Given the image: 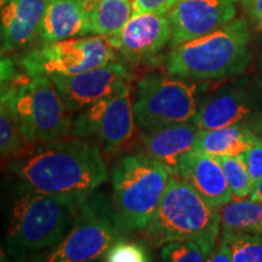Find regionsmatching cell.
<instances>
[{
  "mask_svg": "<svg viewBox=\"0 0 262 262\" xmlns=\"http://www.w3.org/2000/svg\"><path fill=\"white\" fill-rule=\"evenodd\" d=\"M10 169L32 188L77 205L91 198L108 179L100 147L81 137L44 143L12 162Z\"/></svg>",
  "mask_w": 262,
  "mask_h": 262,
  "instance_id": "1",
  "label": "cell"
},
{
  "mask_svg": "<svg viewBox=\"0 0 262 262\" xmlns=\"http://www.w3.org/2000/svg\"><path fill=\"white\" fill-rule=\"evenodd\" d=\"M79 206L19 181L10 195L8 254L21 258L56 247L71 228Z\"/></svg>",
  "mask_w": 262,
  "mask_h": 262,
  "instance_id": "2",
  "label": "cell"
},
{
  "mask_svg": "<svg viewBox=\"0 0 262 262\" xmlns=\"http://www.w3.org/2000/svg\"><path fill=\"white\" fill-rule=\"evenodd\" d=\"M250 29L244 18L201 38L171 48L165 60L166 73L192 80H220L237 77L251 62Z\"/></svg>",
  "mask_w": 262,
  "mask_h": 262,
  "instance_id": "3",
  "label": "cell"
},
{
  "mask_svg": "<svg viewBox=\"0 0 262 262\" xmlns=\"http://www.w3.org/2000/svg\"><path fill=\"white\" fill-rule=\"evenodd\" d=\"M143 231L156 247L172 241L194 242L208 258L221 233L220 215L185 180L170 175L158 208Z\"/></svg>",
  "mask_w": 262,
  "mask_h": 262,
  "instance_id": "4",
  "label": "cell"
},
{
  "mask_svg": "<svg viewBox=\"0 0 262 262\" xmlns=\"http://www.w3.org/2000/svg\"><path fill=\"white\" fill-rule=\"evenodd\" d=\"M170 172L145 153L125 156L112 169L113 211L123 232L143 231L152 220Z\"/></svg>",
  "mask_w": 262,
  "mask_h": 262,
  "instance_id": "5",
  "label": "cell"
},
{
  "mask_svg": "<svg viewBox=\"0 0 262 262\" xmlns=\"http://www.w3.org/2000/svg\"><path fill=\"white\" fill-rule=\"evenodd\" d=\"M0 101L10 108L17 120L25 142L48 143L71 135V111L45 75L9 84Z\"/></svg>",
  "mask_w": 262,
  "mask_h": 262,
  "instance_id": "6",
  "label": "cell"
},
{
  "mask_svg": "<svg viewBox=\"0 0 262 262\" xmlns=\"http://www.w3.org/2000/svg\"><path fill=\"white\" fill-rule=\"evenodd\" d=\"M198 86L185 78L153 73L139 80L133 100L135 123L150 131L171 124L192 122L199 110Z\"/></svg>",
  "mask_w": 262,
  "mask_h": 262,
  "instance_id": "7",
  "label": "cell"
},
{
  "mask_svg": "<svg viewBox=\"0 0 262 262\" xmlns=\"http://www.w3.org/2000/svg\"><path fill=\"white\" fill-rule=\"evenodd\" d=\"M113 209L93 195L78 209L73 224L56 247L44 255L49 262L102 260L108 249L122 238Z\"/></svg>",
  "mask_w": 262,
  "mask_h": 262,
  "instance_id": "8",
  "label": "cell"
},
{
  "mask_svg": "<svg viewBox=\"0 0 262 262\" xmlns=\"http://www.w3.org/2000/svg\"><path fill=\"white\" fill-rule=\"evenodd\" d=\"M116 51L110 38L93 35L47 42L28 51L19 60L28 77L72 75L114 61Z\"/></svg>",
  "mask_w": 262,
  "mask_h": 262,
  "instance_id": "9",
  "label": "cell"
},
{
  "mask_svg": "<svg viewBox=\"0 0 262 262\" xmlns=\"http://www.w3.org/2000/svg\"><path fill=\"white\" fill-rule=\"evenodd\" d=\"M135 117L129 84L81 111L72 122L71 135L94 137L106 152L129 142L135 131Z\"/></svg>",
  "mask_w": 262,
  "mask_h": 262,
  "instance_id": "10",
  "label": "cell"
},
{
  "mask_svg": "<svg viewBox=\"0 0 262 262\" xmlns=\"http://www.w3.org/2000/svg\"><path fill=\"white\" fill-rule=\"evenodd\" d=\"M71 112H81L97 101L122 89L130 79L123 64L111 61L72 75L49 77Z\"/></svg>",
  "mask_w": 262,
  "mask_h": 262,
  "instance_id": "11",
  "label": "cell"
},
{
  "mask_svg": "<svg viewBox=\"0 0 262 262\" xmlns=\"http://www.w3.org/2000/svg\"><path fill=\"white\" fill-rule=\"evenodd\" d=\"M239 0H179L166 14L171 48L224 27L235 17Z\"/></svg>",
  "mask_w": 262,
  "mask_h": 262,
  "instance_id": "12",
  "label": "cell"
},
{
  "mask_svg": "<svg viewBox=\"0 0 262 262\" xmlns=\"http://www.w3.org/2000/svg\"><path fill=\"white\" fill-rule=\"evenodd\" d=\"M108 38L124 60L145 63L155 60L171 40V26L165 14H134L122 31Z\"/></svg>",
  "mask_w": 262,
  "mask_h": 262,
  "instance_id": "13",
  "label": "cell"
},
{
  "mask_svg": "<svg viewBox=\"0 0 262 262\" xmlns=\"http://www.w3.org/2000/svg\"><path fill=\"white\" fill-rule=\"evenodd\" d=\"M260 100L251 86L237 81L212 94L202 104L193 122L199 130H212L251 122L260 113ZM247 125V124H245Z\"/></svg>",
  "mask_w": 262,
  "mask_h": 262,
  "instance_id": "14",
  "label": "cell"
},
{
  "mask_svg": "<svg viewBox=\"0 0 262 262\" xmlns=\"http://www.w3.org/2000/svg\"><path fill=\"white\" fill-rule=\"evenodd\" d=\"M198 133L193 120L146 131L142 139L143 153L163 165L170 175L179 176L183 160L194 150Z\"/></svg>",
  "mask_w": 262,
  "mask_h": 262,
  "instance_id": "15",
  "label": "cell"
},
{
  "mask_svg": "<svg viewBox=\"0 0 262 262\" xmlns=\"http://www.w3.org/2000/svg\"><path fill=\"white\" fill-rule=\"evenodd\" d=\"M49 0H8L0 10V47L15 51L27 47L39 34Z\"/></svg>",
  "mask_w": 262,
  "mask_h": 262,
  "instance_id": "16",
  "label": "cell"
},
{
  "mask_svg": "<svg viewBox=\"0 0 262 262\" xmlns=\"http://www.w3.org/2000/svg\"><path fill=\"white\" fill-rule=\"evenodd\" d=\"M178 178L185 180L214 208L233 199L224 169L216 157L192 150L183 160Z\"/></svg>",
  "mask_w": 262,
  "mask_h": 262,
  "instance_id": "17",
  "label": "cell"
},
{
  "mask_svg": "<svg viewBox=\"0 0 262 262\" xmlns=\"http://www.w3.org/2000/svg\"><path fill=\"white\" fill-rule=\"evenodd\" d=\"M85 34L86 21L78 0H49L38 34L44 44Z\"/></svg>",
  "mask_w": 262,
  "mask_h": 262,
  "instance_id": "18",
  "label": "cell"
},
{
  "mask_svg": "<svg viewBox=\"0 0 262 262\" xmlns=\"http://www.w3.org/2000/svg\"><path fill=\"white\" fill-rule=\"evenodd\" d=\"M86 21L88 34L112 37L133 17L131 0H78Z\"/></svg>",
  "mask_w": 262,
  "mask_h": 262,
  "instance_id": "19",
  "label": "cell"
},
{
  "mask_svg": "<svg viewBox=\"0 0 262 262\" xmlns=\"http://www.w3.org/2000/svg\"><path fill=\"white\" fill-rule=\"evenodd\" d=\"M256 136V133L245 124L199 130L194 150L212 157L239 156L243 155Z\"/></svg>",
  "mask_w": 262,
  "mask_h": 262,
  "instance_id": "20",
  "label": "cell"
},
{
  "mask_svg": "<svg viewBox=\"0 0 262 262\" xmlns=\"http://www.w3.org/2000/svg\"><path fill=\"white\" fill-rule=\"evenodd\" d=\"M221 231L262 234V203L233 198L217 208Z\"/></svg>",
  "mask_w": 262,
  "mask_h": 262,
  "instance_id": "21",
  "label": "cell"
},
{
  "mask_svg": "<svg viewBox=\"0 0 262 262\" xmlns=\"http://www.w3.org/2000/svg\"><path fill=\"white\" fill-rule=\"evenodd\" d=\"M232 253V262H262V234L221 231Z\"/></svg>",
  "mask_w": 262,
  "mask_h": 262,
  "instance_id": "22",
  "label": "cell"
},
{
  "mask_svg": "<svg viewBox=\"0 0 262 262\" xmlns=\"http://www.w3.org/2000/svg\"><path fill=\"white\" fill-rule=\"evenodd\" d=\"M224 169L226 180L233 193V198H245L250 194L251 181L243 155L216 157Z\"/></svg>",
  "mask_w": 262,
  "mask_h": 262,
  "instance_id": "23",
  "label": "cell"
},
{
  "mask_svg": "<svg viewBox=\"0 0 262 262\" xmlns=\"http://www.w3.org/2000/svg\"><path fill=\"white\" fill-rule=\"evenodd\" d=\"M25 139L10 108L0 101V157L16 155Z\"/></svg>",
  "mask_w": 262,
  "mask_h": 262,
  "instance_id": "24",
  "label": "cell"
},
{
  "mask_svg": "<svg viewBox=\"0 0 262 262\" xmlns=\"http://www.w3.org/2000/svg\"><path fill=\"white\" fill-rule=\"evenodd\" d=\"M160 257L168 262H203L206 255L198 244L191 241H172L162 245Z\"/></svg>",
  "mask_w": 262,
  "mask_h": 262,
  "instance_id": "25",
  "label": "cell"
},
{
  "mask_svg": "<svg viewBox=\"0 0 262 262\" xmlns=\"http://www.w3.org/2000/svg\"><path fill=\"white\" fill-rule=\"evenodd\" d=\"M102 260L107 262H146L150 258L142 244L120 238L108 249Z\"/></svg>",
  "mask_w": 262,
  "mask_h": 262,
  "instance_id": "26",
  "label": "cell"
},
{
  "mask_svg": "<svg viewBox=\"0 0 262 262\" xmlns=\"http://www.w3.org/2000/svg\"><path fill=\"white\" fill-rule=\"evenodd\" d=\"M244 162L247 164L249 176H250L251 188L255 183L262 179V140L255 137L250 146L243 153Z\"/></svg>",
  "mask_w": 262,
  "mask_h": 262,
  "instance_id": "27",
  "label": "cell"
},
{
  "mask_svg": "<svg viewBox=\"0 0 262 262\" xmlns=\"http://www.w3.org/2000/svg\"><path fill=\"white\" fill-rule=\"evenodd\" d=\"M134 14L153 12V14H168L179 0H131Z\"/></svg>",
  "mask_w": 262,
  "mask_h": 262,
  "instance_id": "28",
  "label": "cell"
},
{
  "mask_svg": "<svg viewBox=\"0 0 262 262\" xmlns=\"http://www.w3.org/2000/svg\"><path fill=\"white\" fill-rule=\"evenodd\" d=\"M245 15L257 29H262V0H241Z\"/></svg>",
  "mask_w": 262,
  "mask_h": 262,
  "instance_id": "29",
  "label": "cell"
},
{
  "mask_svg": "<svg viewBox=\"0 0 262 262\" xmlns=\"http://www.w3.org/2000/svg\"><path fill=\"white\" fill-rule=\"evenodd\" d=\"M206 261L210 262H232V253L229 249L227 242L222 237H219L217 243H216L214 250L209 255Z\"/></svg>",
  "mask_w": 262,
  "mask_h": 262,
  "instance_id": "30",
  "label": "cell"
},
{
  "mask_svg": "<svg viewBox=\"0 0 262 262\" xmlns=\"http://www.w3.org/2000/svg\"><path fill=\"white\" fill-rule=\"evenodd\" d=\"M17 78L15 64L10 58L0 56V85H9Z\"/></svg>",
  "mask_w": 262,
  "mask_h": 262,
  "instance_id": "31",
  "label": "cell"
},
{
  "mask_svg": "<svg viewBox=\"0 0 262 262\" xmlns=\"http://www.w3.org/2000/svg\"><path fill=\"white\" fill-rule=\"evenodd\" d=\"M249 195H250V198L254 199V201L262 203V179L253 186Z\"/></svg>",
  "mask_w": 262,
  "mask_h": 262,
  "instance_id": "32",
  "label": "cell"
},
{
  "mask_svg": "<svg viewBox=\"0 0 262 262\" xmlns=\"http://www.w3.org/2000/svg\"><path fill=\"white\" fill-rule=\"evenodd\" d=\"M6 257H5V254L3 253V249H2V245H0V261H5Z\"/></svg>",
  "mask_w": 262,
  "mask_h": 262,
  "instance_id": "33",
  "label": "cell"
},
{
  "mask_svg": "<svg viewBox=\"0 0 262 262\" xmlns=\"http://www.w3.org/2000/svg\"><path fill=\"white\" fill-rule=\"evenodd\" d=\"M6 3H8V0H0V10H2V8L6 4Z\"/></svg>",
  "mask_w": 262,
  "mask_h": 262,
  "instance_id": "34",
  "label": "cell"
},
{
  "mask_svg": "<svg viewBox=\"0 0 262 262\" xmlns=\"http://www.w3.org/2000/svg\"><path fill=\"white\" fill-rule=\"evenodd\" d=\"M6 86H8V85H0V94H2L3 91L5 90V88H6Z\"/></svg>",
  "mask_w": 262,
  "mask_h": 262,
  "instance_id": "35",
  "label": "cell"
},
{
  "mask_svg": "<svg viewBox=\"0 0 262 262\" xmlns=\"http://www.w3.org/2000/svg\"><path fill=\"white\" fill-rule=\"evenodd\" d=\"M260 88H261V90H262V83L260 84Z\"/></svg>",
  "mask_w": 262,
  "mask_h": 262,
  "instance_id": "36",
  "label": "cell"
},
{
  "mask_svg": "<svg viewBox=\"0 0 262 262\" xmlns=\"http://www.w3.org/2000/svg\"><path fill=\"white\" fill-rule=\"evenodd\" d=\"M261 63H262V58H261Z\"/></svg>",
  "mask_w": 262,
  "mask_h": 262,
  "instance_id": "37",
  "label": "cell"
}]
</instances>
